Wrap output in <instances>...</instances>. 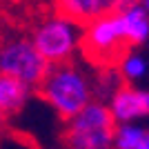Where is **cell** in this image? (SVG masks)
<instances>
[{
	"label": "cell",
	"mask_w": 149,
	"mask_h": 149,
	"mask_svg": "<svg viewBox=\"0 0 149 149\" xmlns=\"http://www.w3.org/2000/svg\"><path fill=\"white\" fill-rule=\"evenodd\" d=\"M80 54L96 69H120L123 60L129 56L134 47L125 38L123 22L118 13H107L93 20L82 29Z\"/></svg>",
	"instance_id": "2"
},
{
	"label": "cell",
	"mask_w": 149,
	"mask_h": 149,
	"mask_svg": "<svg viewBox=\"0 0 149 149\" xmlns=\"http://www.w3.org/2000/svg\"><path fill=\"white\" fill-rule=\"evenodd\" d=\"M120 74H123L127 80H138V78H143V76L147 74V60L131 51L129 56L123 60V65H120Z\"/></svg>",
	"instance_id": "12"
},
{
	"label": "cell",
	"mask_w": 149,
	"mask_h": 149,
	"mask_svg": "<svg viewBox=\"0 0 149 149\" xmlns=\"http://www.w3.org/2000/svg\"><path fill=\"white\" fill-rule=\"evenodd\" d=\"M138 2L143 0H107V7H105V16L107 13H123L131 7H136Z\"/></svg>",
	"instance_id": "13"
},
{
	"label": "cell",
	"mask_w": 149,
	"mask_h": 149,
	"mask_svg": "<svg viewBox=\"0 0 149 149\" xmlns=\"http://www.w3.org/2000/svg\"><path fill=\"white\" fill-rule=\"evenodd\" d=\"M36 93L49 107H54V111L65 123L76 118L85 107L91 105L93 96L87 78L71 62L51 65L47 78L40 82V87H36Z\"/></svg>",
	"instance_id": "1"
},
{
	"label": "cell",
	"mask_w": 149,
	"mask_h": 149,
	"mask_svg": "<svg viewBox=\"0 0 149 149\" xmlns=\"http://www.w3.org/2000/svg\"><path fill=\"white\" fill-rule=\"evenodd\" d=\"M125 80H127V78L120 74V69H98V71H96L93 87H91L96 102H105V100L111 102V98L127 85Z\"/></svg>",
	"instance_id": "10"
},
{
	"label": "cell",
	"mask_w": 149,
	"mask_h": 149,
	"mask_svg": "<svg viewBox=\"0 0 149 149\" xmlns=\"http://www.w3.org/2000/svg\"><path fill=\"white\" fill-rule=\"evenodd\" d=\"M147 13L149 11L145 7H140V5H136V7H131V9H127V11L118 13L120 22H123L125 38L129 40L131 47L143 45L149 38V16Z\"/></svg>",
	"instance_id": "9"
},
{
	"label": "cell",
	"mask_w": 149,
	"mask_h": 149,
	"mask_svg": "<svg viewBox=\"0 0 149 149\" xmlns=\"http://www.w3.org/2000/svg\"><path fill=\"white\" fill-rule=\"evenodd\" d=\"M138 149H149V129H147V134H145V140L140 143V147Z\"/></svg>",
	"instance_id": "14"
},
{
	"label": "cell",
	"mask_w": 149,
	"mask_h": 149,
	"mask_svg": "<svg viewBox=\"0 0 149 149\" xmlns=\"http://www.w3.org/2000/svg\"><path fill=\"white\" fill-rule=\"evenodd\" d=\"M29 98V85L13 76H2L0 78V107L2 116L9 118L11 113H18L20 107Z\"/></svg>",
	"instance_id": "8"
},
{
	"label": "cell",
	"mask_w": 149,
	"mask_h": 149,
	"mask_svg": "<svg viewBox=\"0 0 149 149\" xmlns=\"http://www.w3.org/2000/svg\"><path fill=\"white\" fill-rule=\"evenodd\" d=\"M58 16L71 20L74 25L85 27L91 25L93 20L105 16L107 0H54Z\"/></svg>",
	"instance_id": "7"
},
{
	"label": "cell",
	"mask_w": 149,
	"mask_h": 149,
	"mask_svg": "<svg viewBox=\"0 0 149 149\" xmlns=\"http://www.w3.org/2000/svg\"><path fill=\"white\" fill-rule=\"evenodd\" d=\"M143 7H145V9L149 11V0H143Z\"/></svg>",
	"instance_id": "15"
},
{
	"label": "cell",
	"mask_w": 149,
	"mask_h": 149,
	"mask_svg": "<svg viewBox=\"0 0 149 149\" xmlns=\"http://www.w3.org/2000/svg\"><path fill=\"white\" fill-rule=\"evenodd\" d=\"M111 113L116 123H131L136 118H145L149 116V91L145 89H134L131 85H125L109 102Z\"/></svg>",
	"instance_id": "6"
},
{
	"label": "cell",
	"mask_w": 149,
	"mask_h": 149,
	"mask_svg": "<svg viewBox=\"0 0 149 149\" xmlns=\"http://www.w3.org/2000/svg\"><path fill=\"white\" fill-rule=\"evenodd\" d=\"M0 69L2 76H13L18 80L27 82L29 87H40V82L47 78L51 65L40 56L36 45L27 38L9 40L0 54Z\"/></svg>",
	"instance_id": "4"
},
{
	"label": "cell",
	"mask_w": 149,
	"mask_h": 149,
	"mask_svg": "<svg viewBox=\"0 0 149 149\" xmlns=\"http://www.w3.org/2000/svg\"><path fill=\"white\" fill-rule=\"evenodd\" d=\"M118 125L111 107L93 100L65 127V149H116Z\"/></svg>",
	"instance_id": "3"
},
{
	"label": "cell",
	"mask_w": 149,
	"mask_h": 149,
	"mask_svg": "<svg viewBox=\"0 0 149 149\" xmlns=\"http://www.w3.org/2000/svg\"><path fill=\"white\" fill-rule=\"evenodd\" d=\"M147 129L136 127V125H118L116 131V149H138L140 143L145 140Z\"/></svg>",
	"instance_id": "11"
},
{
	"label": "cell",
	"mask_w": 149,
	"mask_h": 149,
	"mask_svg": "<svg viewBox=\"0 0 149 149\" xmlns=\"http://www.w3.org/2000/svg\"><path fill=\"white\" fill-rule=\"evenodd\" d=\"M76 27L78 25H74L71 20L58 16V18L45 20L36 29L33 45L49 65L69 62V58L74 56L76 45H80V40L76 36Z\"/></svg>",
	"instance_id": "5"
}]
</instances>
